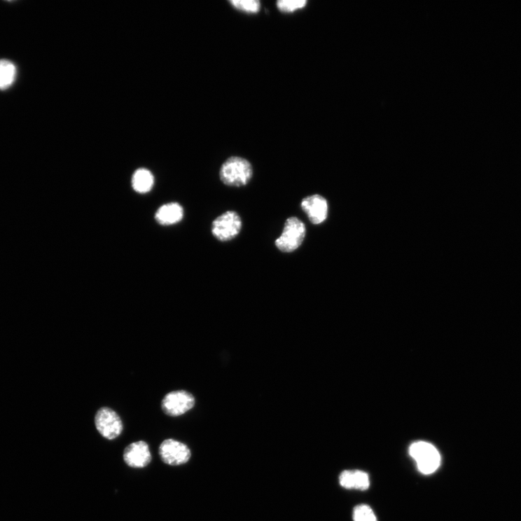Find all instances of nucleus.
I'll return each mask as SVG.
<instances>
[{"mask_svg":"<svg viewBox=\"0 0 521 521\" xmlns=\"http://www.w3.org/2000/svg\"><path fill=\"white\" fill-rule=\"evenodd\" d=\"M253 176L251 164L244 158L231 157L222 165L220 171L221 181L226 186L242 187L246 186Z\"/></svg>","mask_w":521,"mask_h":521,"instance_id":"1","label":"nucleus"},{"mask_svg":"<svg viewBox=\"0 0 521 521\" xmlns=\"http://www.w3.org/2000/svg\"><path fill=\"white\" fill-rule=\"evenodd\" d=\"M307 235V228L296 216L289 218L281 235L275 242L276 247L282 252L292 253L303 244Z\"/></svg>","mask_w":521,"mask_h":521,"instance_id":"2","label":"nucleus"},{"mask_svg":"<svg viewBox=\"0 0 521 521\" xmlns=\"http://www.w3.org/2000/svg\"><path fill=\"white\" fill-rule=\"evenodd\" d=\"M409 454L417 465L418 470L429 475L436 472L441 464V456L436 447L426 442L412 444Z\"/></svg>","mask_w":521,"mask_h":521,"instance_id":"3","label":"nucleus"},{"mask_svg":"<svg viewBox=\"0 0 521 521\" xmlns=\"http://www.w3.org/2000/svg\"><path fill=\"white\" fill-rule=\"evenodd\" d=\"M241 216L234 211H228L216 218L211 225V232L221 242H230L242 229Z\"/></svg>","mask_w":521,"mask_h":521,"instance_id":"4","label":"nucleus"},{"mask_svg":"<svg viewBox=\"0 0 521 521\" xmlns=\"http://www.w3.org/2000/svg\"><path fill=\"white\" fill-rule=\"evenodd\" d=\"M95 426L101 436L109 440L119 437L123 429L119 415L115 410L107 407H103L97 412Z\"/></svg>","mask_w":521,"mask_h":521,"instance_id":"5","label":"nucleus"},{"mask_svg":"<svg viewBox=\"0 0 521 521\" xmlns=\"http://www.w3.org/2000/svg\"><path fill=\"white\" fill-rule=\"evenodd\" d=\"M195 405L192 394L185 390L173 391L167 394L162 401V409L169 417H180L191 410Z\"/></svg>","mask_w":521,"mask_h":521,"instance_id":"6","label":"nucleus"},{"mask_svg":"<svg viewBox=\"0 0 521 521\" xmlns=\"http://www.w3.org/2000/svg\"><path fill=\"white\" fill-rule=\"evenodd\" d=\"M159 453L162 461L167 465L176 466L188 463L191 452L188 447L176 440H165L160 445Z\"/></svg>","mask_w":521,"mask_h":521,"instance_id":"7","label":"nucleus"},{"mask_svg":"<svg viewBox=\"0 0 521 521\" xmlns=\"http://www.w3.org/2000/svg\"><path fill=\"white\" fill-rule=\"evenodd\" d=\"M300 206L312 224L320 225L327 220L328 204L327 200L321 195L318 194L310 195L302 200Z\"/></svg>","mask_w":521,"mask_h":521,"instance_id":"8","label":"nucleus"},{"mask_svg":"<svg viewBox=\"0 0 521 521\" xmlns=\"http://www.w3.org/2000/svg\"><path fill=\"white\" fill-rule=\"evenodd\" d=\"M123 459L130 468H145L151 461V454L148 444L144 441H138L129 445L124 450Z\"/></svg>","mask_w":521,"mask_h":521,"instance_id":"9","label":"nucleus"},{"mask_svg":"<svg viewBox=\"0 0 521 521\" xmlns=\"http://www.w3.org/2000/svg\"><path fill=\"white\" fill-rule=\"evenodd\" d=\"M340 485L349 489L366 490L370 482H369L368 475L361 471H345L339 478Z\"/></svg>","mask_w":521,"mask_h":521,"instance_id":"10","label":"nucleus"},{"mask_svg":"<svg viewBox=\"0 0 521 521\" xmlns=\"http://www.w3.org/2000/svg\"><path fill=\"white\" fill-rule=\"evenodd\" d=\"M183 208L178 203H169L161 207L156 213L157 221L162 225H175L183 218Z\"/></svg>","mask_w":521,"mask_h":521,"instance_id":"11","label":"nucleus"},{"mask_svg":"<svg viewBox=\"0 0 521 521\" xmlns=\"http://www.w3.org/2000/svg\"><path fill=\"white\" fill-rule=\"evenodd\" d=\"M154 176L151 172L144 168L137 169L133 176L132 186L134 189L140 193H146L153 187Z\"/></svg>","mask_w":521,"mask_h":521,"instance_id":"12","label":"nucleus"},{"mask_svg":"<svg viewBox=\"0 0 521 521\" xmlns=\"http://www.w3.org/2000/svg\"><path fill=\"white\" fill-rule=\"evenodd\" d=\"M15 65L7 60H0V90H6L13 84L16 78Z\"/></svg>","mask_w":521,"mask_h":521,"instance_id":"13","label":"nucleus"},{"mask_svg":"<svg viewBox=\"0 0 521 521\" xmlns=\"http://www.w3.org/2000/svg\"><path fill=\"white\" fill-rule=\"evenodd\" d=\"M230 4L235 9L249 13H256L260 8L258 0H231Z\"/></svg>","mask_w":521,"mask_h":521,"instance_id":"14","label":"nucleus"},{"mask_svg":"<svg viewBox=\"0 0 521 521\" xmlns=\"http://www.w3.org/2000/svg\"><path fill=\"white\" fill-rule=\"evenodd\" d=\"M306 0H280L277 3V8L284 13H293L305 8Z\"/></svg>","mask_w":521,"mask_h":521,"instance_id":"15","label":"nucleus"},{"mask_svg":"<svg viewBox=\"0 0 521 521\" xmlns=\"http://www.w3.org/2000/svg\"><path fill=\"white\" fill-rule=\"evenodd\" d=\"M354 521H377L373 509L366 505H360L354 511Z\"/></svg>","mask_w":521,"mask_h":521,"instance_id":"16","label":"nucleus"}]
</instances>
